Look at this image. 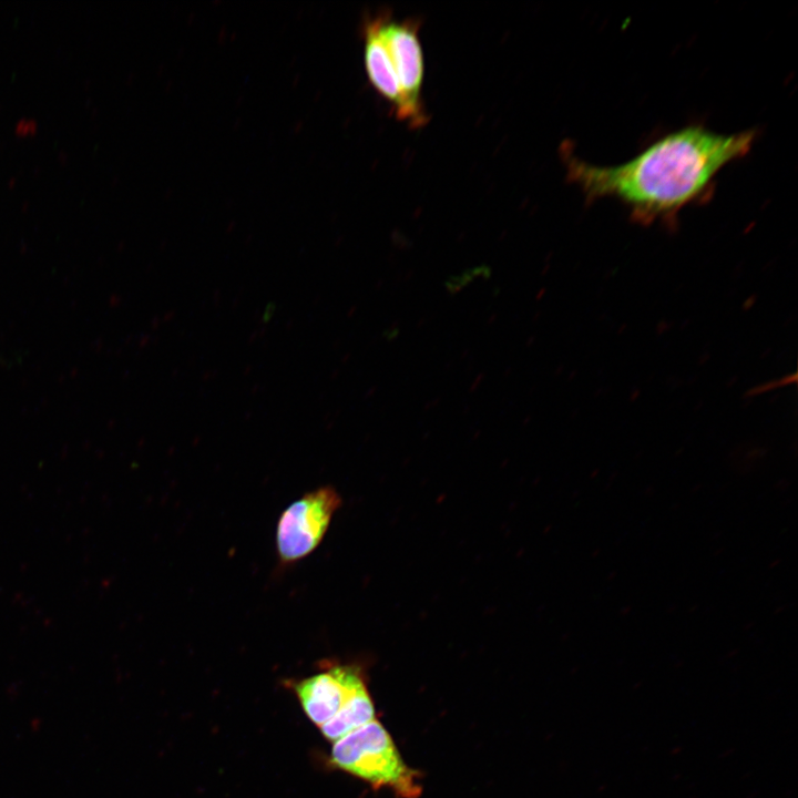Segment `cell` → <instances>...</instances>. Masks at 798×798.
Returning a JSON list of instances; mask_svg holds the SVG:
<instances>
[{
  "instance_id": "cell-6",
  "label": "cell",
  "mask_w": 798,
  "mask_h": 798,
  "mask_svg": "<svg viewBox=\"0 0 798 798\" xmlns=\"http://www.w3.org/2000/svg\"><path fill=\"white\" fill-rule=\"evenodd\" d=\"M362 34L368 79L374 89L393 106L400 120L403 111L401 90L389 52L379 33L377 17L366 19Z\"/></svg>"
},
{
  "instance_id": "cell-7",
  "label": "cell",
  "mask_w": 798,
  "mask_h": 798,
  "mask_svg": "<svg viewBox=\"0 0 798 798\" xmlns=\"http://www.w3.org/2000/svg\"><path fill=\"white\" fill-rule=\"evenodd\" d=\"M372 719H375L374 704L367 687L364 686L348 699L331 719L321 725L320 729L326 738L338 740Z\"/></svg>"
},
{
  "instance_id": "cell-2",
  "label": "cell",
  "mask_w": 798,
  "mask_h": 798,
  "mask_svg": "<svg viewBox=\"0 0 798 798\" xmlns=\"http://www.w3.org/2000/svg\"><path fill=\"white\" fill-rule=\"evenodd\" d=\"M331 760L375 788L389 787L401 798L421 794L419 774L405 764L392 738L376 719L336 740Z\"/></svg>"
},
{
  "instance_id": "cell-3",
  "label": "cell",
  "mask_w": 798,
  "mask_h": 798,
  "mask_svg": "<svg viewBox=\"0 0 798 798\" xmlns=\"http://www.w3.org/2000/svg\"><path fill=\"white\" fill-rule=\"evenodd\" d=\"M341 498L331 487L309 491L289 504L276 528V549L283 564L309 555L321 542Z\"/></svg>"
},
{
  "instance_id": "cell-1",
  "label": "cell",
  "mask_w": 798,
  "mask_h": 798,
  "mask_svg": "<svg viewBox=\"0 0 798 798\" xmlns=\"http://www.w3.org/2000/svg\"><path fill=\"white\" fill-rule=\"evenodd\" d=\"M757 134L755 129L723 134L690 124L655 140L620 165L590 164L567 145L564 162L567 177L589 204L613 198L637 224L673 226L685 207L708 201L718 173L746 156Z\"/></svg>"
},
{
  "instance_id": "cell-5",
  "label": "cell",
  "mask_w": 798,
  "mask_h": 798,
  "mask_svg": "<svg viewBox=\"0 0 798 798\" xmlns=\"http://www.w3.org/2000/svg\"><path fill=\"white\" fill-rule=\"evenodd\" d=\"M364 686L362 675L355 666L334 665L297 682L295 690L307 716L320 727Z\"/></svg>"
},
{
  "instance_id": "cell-4",
  "label": "cell",
  "mask_w": 798,
  "mask_h": 798,
  "mask_svg": "<svg viewBox=\"0 0 798 798\" xmlns=\"http://www.w3.org/2000/svg\"><path fill=\"white\" fill-rule=\"evenodd\" d=\"M377 22L401 90L403 111L400 120L413 127L422 126L427 115L421 102L424 65L418 37L419 22L416 19L395 21L383 14L377 16Z\"/></svg>"
}]
</instances>
